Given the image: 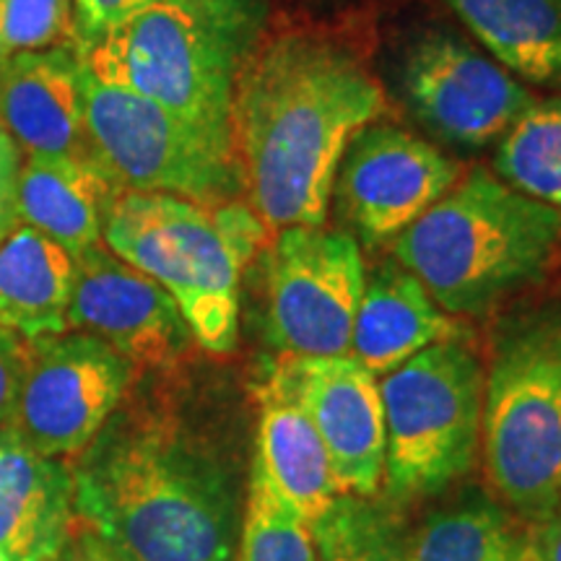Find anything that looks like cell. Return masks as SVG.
<instances>
[{"mask_svg": "<svg viewBox=\"0 0 561 561\" xmlns=\"http://www.w3.org/2000/svg\"><path fill=\"white\" fill-rule=\"evenodd\" d=\"M268 0H157L83 53L100 81L130 89L231 146L240 70L261 45Z\"/></svg>", "mask_w": 561, "mask_h": 561, "instance_id": "obj_4", "label": "cell"}, {"mask_svg": "<svg viewBox=\"0 0 561 561\" xmlns=\"http://www.w3.org/2000/svg\"><path fill=\"white\" fill-rule=\"evenodd\" d=\"M265 252V328L280 354L351 356L367 284L354 234L325 227L280 229Z\"/></svg>", "mask_w": 561, "mask_h": 561, "instance_id": "obj_9", "label": "cell"}, {"mask_svg": "<svg viewBox=\"0 0 561 561\" xmlns=\"http://www.w3.org/2000/svg\"><path fill=\"white\" fill-rule=\"evenodd\" d=\"M318 561H411L398 515L375 496L339 500L314 523Z\"/></svg>", "mask_w": 561, "mask_h": 561, "instance_id": "obj_24", "label": "cell"}, {"mask_svg": "<svg viewBox=\"0 0 561 561\" xmlns=\"http://www.w3.org/2000/svg\"><path fill=\"white\" fill-rule=\"evenodd\" d=\"M157 0H73V30L79 53H89L104 34L125 24Z\"/></svg>", "mask_w": 561, "mask_h": 561, "instance_id": "obj_27", "label": "cell"}, {"mask_svg": "<svg viewBox=\"0 0 561 561\" xmlns=\"http://www.w3.org/2000/svg\"><path fill=\"white\" fill-rule=\"evenodd\" d=\"M515 79L561 83V0H442Z\"/></svg>", "mask_w": 561, "mask_h": 561, "instance_id": "obj_21", "label": "cell"}, {"mask_svg": "<svg viewBox=\"0 0 561 561\" xmlns=\"http://www.w3.org/2000/svg\"><path fill=\"white\" fill-rule=\"evenodd\" d=\"M533 546L541 561H561V504L551 510L533 530Z\"/></svg>", "mask_w": 561, "mask_h": 561, "instance_id": "obj_31", "label": "cell"}, {"mask_svg": "<svg viewBox=\"0 0 561 561\" xmlns=\"http://www.w3.org/2000/svg\"><path fill=\"white\" fill-rule=\"evenodd\" d=\"M494 174L561 210V96L536 100L510 125L494 151Z\"/></svg>", "mask_w": 561, "mask_h": 561, "instance_id": "obj_23", "label": "cell"}, {"mask_svg": "<svg viewBox=\"0 0 561 561\" xmlns=\"http://www.w3.org/2000/svg\"><path fill=\"white\" fill-rule=\"evenodd\" d=\"M73 261L70 331L104 341L138 375H178L187 369L201 348L180 307L157 280L117 257L104 242L83 250Z\"/></svg>", "mask_w": 561, "mask_h": 561, "instance_id": "obj_12", "label": "cell"}, {"mask_svg": "<svg viewBox=\"0 0 561 561\" xmlns=\"http://www.w3.org/2000/svg\"><path fill=\"white\" fill-rule=\"evenodd\" d=\"M123 187L94 161L21 157L19 224L50 237L70 255L102 244L104 219Z\"/></svg>", "mask_w": 561, "mask_h": 561, "instance_id": "obj_19", "label": "cell"}, {"mask_svg": "<svg viewBox=\"0 0 561 561\" xmlns=\"http://www.w3.org/2000/svg\"><path fill=\"white\" fill-rule=\"evenodd\" d=\"M138 371L81 331L30 341L24 380L5 426L45 458H76L125 401Z\"/></svg>", "mask_w": 561, "mask_h": 561, "instance_id": "obj_10", "label": "cell"}, {"mask_svg": "<svg viewBox=\"0 0 561 561\" xmlns=\"http://www.w3.org/2000/svg\"><path fill=\"white\" fill-rule=\"evenodd\" d=\"M81 62L76 45L0 62V125L16 140L21 157L100 164L83 121Z\"/></svg>", "mask_w": 561, "mask_h": 561, "instance_id": "obj_15", "label": "cell"}, {"mask_svg": "<svg viewBox=\"0 0 561 561\" xmlns=\"http://www.w3.org/2000/svg\"><path fill=\"white\" fill-rule=\"evenodd\" d=\"M255 401L257 434L252 466L280 500L314 525L333 507L341 491L284 356H278L268 377L257 385Z\"/></svg>", "mask_w": 561, "mask_h": 561, "instance_id": "obj_16", "label": "cell"}, {"mask_svg": "<svg viewBox=\"0 0 561 561\" xmlns=\"http://www.w3.org/2000/svg\"><path fill=\"white\" fill-rule=\"evenodd\" d=\"M76 261L66 248L16 224L0 240V328L26 341L70 331Z\"/></svg>", "mask_w": 561, "mask_h": 561, "instance_id": "obj_20", "label": "cell"}, {"mask_svg": "<svg viewBox=\"0 0 561 561\" xmlns=\"http://www.w3.org/2000/svg\"><path fill=\"white\" fill-rule=\"evenodd\" d=\"M76 45L73 0H0V62Z\"/></svg>", "mask_w": 561, "mask_h": 561, "instance_id": "obj_26", "label": "cell"}, {"mask_svg": "<svg viewBox=\"0 0 561 561\" xmlns=\"http://www.w3.org/2000/svg\"><path fill=\"white\" fill-rule=\"evenodd\" d=\"M280 356L325 445L341 494L375 496L385 476V409L377 377L354 356Z\"/></svg>", "mask_w": 561, "mask_h": 561, "instance_id": "obj_14", "label": "cell"}, {"mask_svg": "<svg viewBox=\"0 0 561 561\" xmlns=\"http://www.w3.org/2000/svg\"><path fill=\"white\" fill-rule=\"evenodd\" d=\"M481 453L494 496L520 520L561 504V301L496 328L483 380Z\"/></svg>", "mask_w": 561, "mask_h": 561, "instance_id": "obj_5", "label": "cell"}, {"mask_svg": "<svg viewBox=\"0 0 561 561\" xmlns=\"http://www.w3.org/2000/svg\"><path fill=\"white\" fill-rule=\"evenodd\" d=\"M517 561H541V559H538V553H536V546H533V538H528V546H525L520 559H517Z\"/></svg>", "mask_w": 561, "mask_h": 561, "instance_id": "obj_32", "label": "cell"}, {"mask_svg": "<svg viewBox=\"0 0 561 561\" xmlns=\"http://www.w3.org/2000/svg\"><path fill=\"white\" fill-rule=\"evenodd\" d=\"M468 339L458 318L447 314L426 286L388 257L364 284L351 354L371 375L382 377L439 341Z\"/></svg>", "mask_w": 561, "mask_h": 561, "instance_id": "obj_18", "label": "cell"}, {"mask_svg": "<svg viewBox=\"0 0 561 561\" xmlns=\"http://www.w3.org/2000/svg\"><path fill=\"white\" fill-rule=\"evenodd\" d=\"M26 359H30V341L0 328V430L11 421Z\"/></svg>", "mask_w": 561, "mask_h": 561, "instance_id": "obj_28", "label": "cell"}, {"mask_svg": "<svg viewBox=\"0 0 561 561\" xmlns=\"http://www.w3.org/2000/svg\"><path fill=\"white\" fill-rule=\"evenodd\" d=\"M398 89L426 133L458 149H483L536 96L507 68L447 30H426L403 47Z\"/></svg>", "mask_w": 561, "mask_h": 561, "instance_id": "obj_11", "label": "cell"}, {"mask_svg": "<svg viewBox=\"0 0 561 561\" xmlns=\"http://www.w3.org/2000/svg\"><path fill=\"white\" fill-rule=\"evenodd\" d=\"M21 151L3 125H0V240L19 224L16 214V182Z\"/></svg>", "mask_w": 561, "mask_h": 561, "instance_id": "obj_29", "label": "cell"}, {"mask_svg": "<svg viewBox=\"0 0 561 561\" xmlns=\"http://www.w3.org/2000/svg\"><path fill=\"white\" fill-rule=\"evenodd\" d=\"M178 375H138L100 434L68 460L76 517L121 561L237 559L248 483Z\"/></svg>", "mask_w": 561, "mask_h": 561, "instance_id": "obj_1", "label": "cell"}, {"mask_svg": "<svg viewBox=\"0 0 561 561\" xmlns=\"http://www.w3.org/2000/svg\"><path fill=\"white\" fill-rule=\"evenodd\" d=\"M102 240L170 294L201 351L229 356L237 348L248 263L231 248L214 208L167 193L121 191Z\"/></svg>", "mask_w": 561, "mask_h": 561, "instance_id": "obj_6", "label": "cell"}, {"mask_svg": "<svg viewBox=\"0 0 561 561\" xmlns=\"http://www.w3.org/2000/svg\"><path fill=\"white\" fill-rule=\"evenodd\" d=\"M561 210L533 201L476 167L390 242L453 318H481L551 268Z\"/></svg>", "mask_w": 561, "mask_h": 561, "instance_id": "obj_3", "label": "cell"}, {"mask_svg": "<svg viewBox=\"0 0 561 561\" xmlns=\"http://www.w3.org/2000/svg\"><path fill=\"white\" fill-rule=\"evenodd\" d=\"M76 517L70 462L45 458L0 430V561H53Z\"/></svg>", "mask_w": 561, "mask_h": 561, "instance_id": "obj_17", "label": "cell"}, {"mask_svg": "<svg viewBox=\"0 0 561 561\" xmlns=\"http://www.w3.org/2000/svg\"><path fill=\"white\" fill-rule=\"evenodd\" d=\"M385 112L362 55L322 32H278L240 70L231 146L244 201L271 231L325 227L348 140Z\"/></svg>", "mask_w": 561, "mask_h": 561, "instance_id": "obj_2", "label": "cell"}, {"mask_svg": "<svg viewBox=\"0 0 561 561\" xmlns=\"http://www.w3.org/2000/svg\"><path fill=\"white\" fill-rule=\"evenodd\" d=\"M234 561H318L314 525L280 500L252 462Z\"/></svg>", "mask_w": 561, "mask_h": 561, "instance_id": "obj_25", "label": "cell"}, {"mask_svg": "<svg viewBox=\"0 0 561 561\" xmlns=\"http://www.w3.org/2000/svg\"><path fill=\"white\" fill-rule=\"evenodd\" d=\"M462 178L430 140L390 123H369L343 151L333 193L367 248L403 234Z\"/></svg>", "mask_w": 561, "mask_h": 561, "instance_id": "obj_13", "label": "cell"}, {"mask_svg": "<svg viewBox=\"0 0 561 561\" xmlns=\"http://www.w3.org/2000/svg\"><path fill=\"white\" fill-rule=\"evenodd\" d=\"M483 380L468 339L434 343L382 375L390 502L426 500L471 471L481 453Z\"/></svg>", "mask_w": 561, "mask_h": 561, "instance_id": "obj_7", "label": "cell"}, {"mask_svg": "<svg viewBox=\"0 0 561 561\" xmlns=\"http://www.w3.org/2000/svg\"><path fill=\"white\" fill-rule=\"evenodd\" d=\"M528 533L500 500L466 491L439 504L409 536L411 561H517Z\"/></svg>", "mask_w": 561, "mask_h": 561, "instance_id": "obj_22", "label": "cell"}, {"mask_svg": "<svg viewBox=\"0 0 561 561\" xmlns=\"http://www.w3.org/2000/svg\"><path fill=\"white\" fill-rule=\"evenodd\" d=\"M83 121L94 159L123 191L167 193L219 208L244 198L234 151L136 91L81 62Z\"/></svg>", "mask_w": 561, "mask_h": 561, "instance_id": "obj_8", "label": "cell"}, {"mask_svg": "<svg viewBox=\"0 0 561 561\" xmlns=\"http://www.w3.org/2000/svg\"><path fill=\"white\" fill-rule=\"evenodd\" d=\"M53 561H121V559L107 549V543H104L94 530H89L87 525L76 520L66 546H62L60 553Z\"/></svg>", "mask_w": 561, "mask_h": 561, "instance_id": "obj_30", "label": "cell"}]
</instances>
